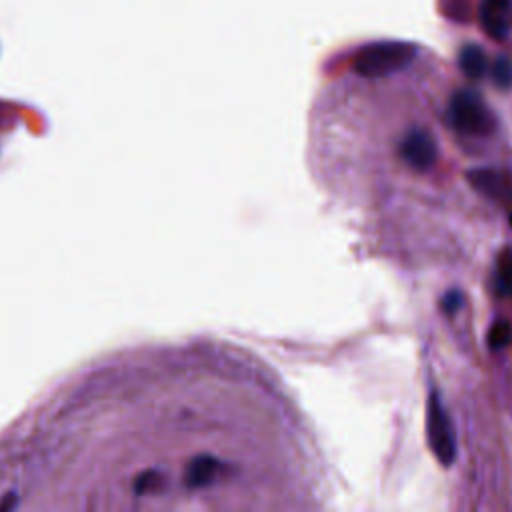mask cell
I'll list each match as a JSON object with an SVG mask.
<instances>
[{
	"mask_svg": "<svg viewBox=\"0 0 512 512\" xmlns=\"http://www.w3.org/2000/svg\"><path fill=\"white\" fill-rule=\"evenodd\" d=\"M416 52V44L404 40L372 42L358 50L352 68L362 78H384L406 68L416 58Z\"/></svg>",
	"mask_w": 512,
	"mask_h": 512,
	"instance_id": "cell-1",
	"label": "cell"
},
{
	"mask_svg": "<svg viewBox=\"0 0 512 512\" xmlns=\"http://www.w3.org/2000/svg\"><path fill=\"white\" fill-rule=\"evenodd\" d=\"M512 342V326L508 320H496L488 330V346L492 350H502Z\"/></svg>",
	"mask_w": 512,
	"mask_h": 512,
	"instance_id": "cell-10",
	"label": "cell"
},
{
	"mask_svg": "<svg viewBox=\"0 0 512 512\" xmlns=\"http://www.w3.org/2000/svg\"><path fill=\"white\" fill-rule=\"evenodd\" d=\"M220 468V462L210 456V454H198L190 460V464L186 466L184 472V484L190 490H198V488H206L214 482L216 472Z\"/></svg>",
	"mask_w": 512,
	"mask_h": 512,
	"instance_id": "cell-6",
	"label": "cell"
},
{
	"mask_svg": "<svg viewBox=\"0 0 512 512\" xmlns=\"http://www.w3.org/2000/svg\"><path fill=\"white\" fill-rule=\"evenodd\" d=\"M458 66L460 70L472 78V80H478L486 74L488 70V60H486V54L484 50L478 46V44H466L460 54H458Z\"/></svg>",
	"mask_w": 512,
	"mask_h": 512,
	"instance_id": "cell-7",
	"label": "cell"
},
{
	"mask_svg": "<svg viewBox=\"0 0 512 512\" xmlns=\"http://www.w3.org/2000/svg\"><path fill=\"white\" fill-rule=\"evenodd\" d=\"M512 0H482L480 4V24L482 30L494 38L504 40L508 36V10Z\"/></svg>",
	"mask_w": 512,
	"mask_h": 512,
	"instance_id": "cell-5",
	"label": "cell"
},
{
	"mask_svg": "<svg viewBox=\"0 0 512 512\" xmlns=\"http://www.w3.org/2000/svg\"><path fill=\"white\" fill-rule=\"evenodd\" d=\"M448 120L450 124L470 136H486L496 128V118L484 100L468 88L458 90L448 104Z\"/></svg>",
	"mask_w": 512,
	"mask_h": 512,
	"instance_id": "cell-2",
	"label": "cell"
},
{
	"mask_svg": "<svg viewBox=\"0 0 512 512\" xmlns=\"http://www.w3.org/2000/svg\"><path fill=\"white\" fill-rule=\"evenodd\" d=\"M490 74L498 88H510L512 86V60L506 56H498L490 68Z\"/></svg>",
	"mask_w": 512,
	"mask_h": 512,
	"instance_id": "cell-11",
	"label": "cell"
},
{
	"mask_svg": "<svg viewBox=\"0 0 512 512\" xmlns=\"http://www.w3.org/2000/svg\"><path fill=\"white\" fill-rule=\"evenodd\" d=\"M426 434H428V444L434 458L442 466H450L456 458V440H454L450 416L436 392H432L428 398Z\"/></svg>",
	"mask_w": 512,
	"mask_h": 512,
	"instance_id": "cell-3",
	"label": "cell"
},
{
	"mask_svg": "<svg viewBox=\"0 0 512 512\" xmlns=\"http://www.w3.org/2000/svg\"><path fill=\"white\" fill-rule=\"evenodd\" d=\"M510 226H512V214H510Z\"/></svg>",
	"mask_w": 512,
	"mask_h": 512,
	"instance_id": "cell-13",
	"label": "cell"
},
{
	"mask_svg": "<svg viewBox=\"0 0 512 512\" xmlns=\"http://www.w3.org/2000/svg\"><path fill=\"white\" fill-rule=\"evenodd\" d=\"M400 158L414 170L424 172L432 168L438 160V146L434 136L424 128L410 130L400 142Z\"/></svg>",
	"mask_w": 512,
	"mask_h": 512,
	"instance_id": "cell-4",
	"label": "cell"
},
{
	"mask_svg": "<svg viewBox=\"0 0 512 512\" xmlns=\"http://www.w3.org/2000/svg\"><path fill=\"white\" fill-rule=\"evenodd\" d=\"M496 288L504 296H512V248H506L496 266Z\"/></svg>",
	"mask_w": 512,
	"mask_h": 512,
	"instance_id": "cell-9",
	"label": "cell"
},
{
	"mask_svg": "<svg viewBox=\"0 0 512 512\" xmlns=\"http://www.w3.org/2000/svg\"><path fill=\"white\" fill-rule=\"evenodd\" d=\"M468 180L476 190H480L488 196H496L502 190V174L496 170H488V168L470 170Z\"/></svg>",
	"mask_w": 512,
	"mask_h": 512,
	"instance_id": "cell-8",
	"label": "cell"
},
{
	"mask_svg": "<svg viewBox=\"0 0 512 512\" xmlns=\"http://www.w3.org/2000/svg\"><path fill=\"white\" fill-rule=\"evenodd\" d=\"M462 302H464V298H462V294H460L458 290H448V292L442 296L440 306H442V310H444L446 314H456V312L462 308Z\"/></svg>",
	"mask_w": 512,
	"mask_h": 512,
	"instance_id": "cell-12",
	"label": "cell"
}]
</instances>
